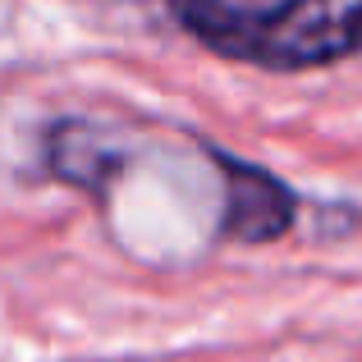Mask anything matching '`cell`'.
Masks as SVG:
<instances>
[{
	"label": "cell",
	"mask_w": 362,
	"mask_h": 362,
	"mask_svg": "<svg viewBox=\"0 0 362 362\" xmlns=\"http://www.w3.org/2000/svg\"><path fill=\"white\" fill-rule=\"evenodd\" d=\"M170 18L211 55L266 74L330 69L362 55V0H275L239 9L230 0H165Z\"/></svg>",
	"instance_id": "cell-1"
},
{
	"label": "cell",
	"mask_w": 362,
	"mask_h": 362,
	"mask_svg": "<svg viewBox=\"0 0 362 362\" xmlns=\"http://www.w3.org/2000/svg\"><path fill=\"white\" fill-rule=\"evenodd\" d=\"M206 160L225 175V211H221V239L230 243H275L293 230L298 193L271 170L252 160L230 156L225 147H202Z\"/></svg>",
	"instance_id": "cell-2"
},
{
	"label": "cell",
	"mask_w": 362,
	"mask_h": 362,
	"mask_svg": "<svg viewBox=\"0 0 362 362\" xmlns=\"http://www.w3.org/2000/svg\"><path fill=\"white\" fill-rule=\"evenodd\" d=\"M46 156H51V170L60 179L83 184V188H92V193H101V188L119 175V165H124L119 151H110L106 142L97 138V129H88V124H78V119L55 124Z\"/></svg>",
	"instance_id": "cell-3"
}]
</instances>
